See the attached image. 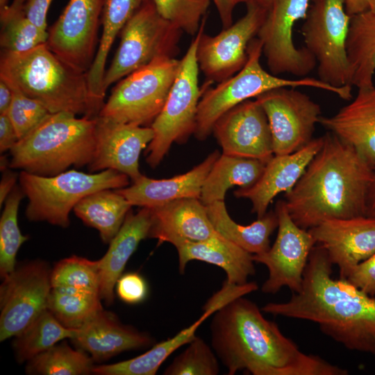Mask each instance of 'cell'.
I'll list each match as a JSON object with an SVG mask.
<instances>
[{
  "mask_svg": "<svg viewBox=\"0 0 375 375\" xmlns=\"http://www.w3.org/2000/svg\"><path fill=\"white\" fill-rule=\"evenodd\" d=\"M264 7L268 8L274 0H256Z\"/></svg>",
  "mask_w": 375,
  "mask_h": 375,
  "instance_id": "52",
  "label": "cell"
},
{
  "mask_svg": "<svg viewBox=\"0 0 375 375\" xmlns=\"http://www.w3.org/2000/svg\"><path fill=\"white\" fill-rule=\"evenodd\" d=\"M151 224L150 208H142L135 214L130 210L120 229L109 243L107 252L98 260L99 295L106 304L112 303L116 283L139 243L148 238Z\"/></svg>",
  "mask_w": 375,
  "mask_h": 375,
  "instance_id": "26",
  "label": "cell"
},
{
  "mask_svg": "<svg viewBox=\"0 0 375 375\" xmlns=\"http://www.w3.org/2000/svg\"><path fill=\"white\" fill-rule=\"evenodd\" d=\"M347 278L360 262L375 253V218L367 215L326 220L308 229Z\"/></svg>",
  "mask_w": 375,
  "mask_h": 375,
  "instance_id": "20",
  "label": "cell"
},
{
  "mask_svg": "<svg viewBox=\"0 0 375 375\" xmlns=\"http://www.w3.org/2000/svg\"><path fill=\"white\" fill-rule=\"evenodd\" d=\"M246 6L245 15L217 35L201 32L196 54L207 83L226 80L245 65L249 44L257 36L268 9L256 0H250Z\"/></svg>",
  "mask_w": 375,
  "mask_h": 375,
  "instance_id": "13",
  "label": "cell"
},
{
  "mask_svg": "<svg viewBox=\"0 0 375 375\" xmlns=\"http://www.w3.org/2000/svg\"><path fill=\"white\" fill-rule=\"evenodd\" d=\"M53 0H25L28 19L42 31H47V16Z\"/></svg>",
  "mask_w": 375,
  "mask_h": 375,
  "instance_id": "45",
  "label": "cell"
},
{
  "mask_svg": "<svg viewBox=\"0 0 375 375\" xmlns=\"http://www.w3.org/2000/svg\"><path fill=\"white\" fill-rule=\"evenodd\" d=\"M0 79L42 104L50 113L67 112L97 118L87 73L79 71L42 44L22 53L3 51Z\"/></svg>",
  "mask_w": 375,
  "mask_h": 375,
  "instance_id": "4",
  "label": "cell"
},
{
  "mask_svg": "<svg viewBox=\"0 0 375 375\" xmlns=\"http://www.w3.org/2000/svg\"><path fill=\"white\" fill-rule=\"evenodd\" d=\"M365 215L375 218V166L367 191Z\"/></svg>",
  "mask_w": 375,
  "mask_h": 375,
  "instance_id": "51",
  "label": "cell"
},
{
  "mask_svg": "<svg viewBox=\"0 0 375 375\" xmlns=\"http://www.w3.org/2000/svg\"><path fill=\"white\" fill-rule=\"evenodd\" d=\"M214 312L212 309H206L199 319L190 326L174 337L153 344L142 355L117 363L94 366L92 373L98 375H154L172 353L194 339L201 324Z\"/></svg>",
  "mask_w": 375,
  "mask_h": 375,
  "instance_id": "33",
  "label": "cell"
},
{
  "mask_svg": "<svg viewBox=\"0 0 375 375\" xmlns=\"http://www.w3.org/2000/svg\"><path fill=\"white\" fill-rule=\"evenodd\" d=\"M51 270L42 261L16 267L0 287V340L15 337L48 308Z\"/></svg>",
  "mask_w": 375,
  "mask_h": 375,
  "instance_id": "14",
  "label": "cell"
},
{
  "mask_svg": "<svg viewBox=\"0 0 375 375\" xmlns=\"http://www.w3.org/2000/svg\"><path fill=\"white\" fill-rule=\"evenodd\" d=\"M4 174L0 183V206L6 200L7 197L15 186L17 174L8 170L3 171Z\"/></svg>",
  "mask_w": 375,
  "mask_h": 375,
  "instance_id": "48",
  "label": "cell"
},
{
  "mask_svg": "<svg viewBox=\"0 0 375 375\" xmlns=\"http://www.w3.org/2000/svg\"><path fill=\"white\" fill-rule=\"evenodd\" d=\"M312 0H274L267 9L257 38L269 72L278 76L288 73L306 77L317 61L305 47L297 48L293 40L297 22L304 19Z\"/></svg>",
  "mask_w": 375,
  "mask_h": 375,
  "instance_id": "12",
  "label": "cell"
},
{
  "mask_svg": "<svg viewBox=\"0 0 375 375\" xmlns=\"http://www.w3.org/2000/svg\"><path fill=\"white\" fill-rule=\"evenodd\" d=\"M180 63L175 58H160L126 76L112 89L99 116L126 124H151L166 102Z\"/></svg>",
  "mask_w": 375,
  "mask_h": 375,
  "instance_id": "10",
  "label": "cell"
},
{
  "mask_svg": "<svg viewBox=\"0 0 375 375\" xmlns=\"http://www.w3.org/2000/svg\"><path fill=\"white\" fill-rule=\"evenodd\" d=\"M176 249L181 274L191 260L206 262L223 269L227 285L245 284L256 272L253 254L219 233L206 240L184 242Z\"/></svg>",
  "mask_w": 375,
  "mask_h": 375,
  "instance_id": "27",
  "label": "cell"
},
{
  "mask_svg": "<svg viewBox=\"0 0 375 375\" xmlns=\"http://www.w3.org/2000/svg\"><path fill=\"white\" fill-rule=\"evenodd\" d=\"M99 294L51 287L48 309L65 326L78 329L103 309Z\"/></svg>",
  "mask_w": 375,
  "mask_h": 375,
  "instance_id": "36",
  "label": "cell"
},
{
  "mask_svg": "<svg viewBox=\"0 0 375 375\" xmlns=\"http://www.w3.org/2000/svg\"><path fill=\"white\" fill-rule=\"evenodd\" d=\"M275 212L278 233L274 243L267 251L253 255L254 262L263 264L269 271L261 290L274 294L288 287L292 292H299L310 253L317 243L308 230L292 220L284 200L277 201Z\"/></svg>",
  "mask_w": 375,
  "mask_h": 375,
  "instance_id": "16",
  "label": "cell"
},
{
  "mask_svg": "<svg viewBox=\"0 0 375 375\" xmlns=\"http://www.w3.org/2000/svg\"><path fill=\"white\" fill-rule=\"evenodd\" d=\"M12 99L7 115L20 140L37 127L51 113L36 100L17 90L12 89Z\"/></svg>",
  "mask_w": 375,
  "mask_h": 375,
  "instance_id": "42",
  "label": "cell"
},
{
  "mask_svg": "<svg viewBox=\"0 0 375 375\" xmlns=\"http://www.w3.org/2000/svg\"><path fill=\"white\" fill-rule=\"evenodd\" d=\"M370 10H372V12H375V0H372L371 1V4H370Z\"/></svg>",
  "mask_w": 375,
  "mask_h": 375,
  "instance_id": "53",
  "label": "cell"
},
{
  "mask_svg": "<svg viewBox=\"0 0 375 375\" xmlns=\"http://www.w3.org/2000/svg\"><path fill=\"white\" fill-rule=\"evenodd\" d=\"M0 45L3 51L22 53L46 43L48 31L36 26L28 17L25 0H12L0 8Z\"/></svg>",
  "mask_w": 375,
  "mask_h": 375,
  "instance_id": "34",
  "label": "cell"
},
{
  "mask_svg": "<svg viewBox=\"0 0 375 375\" xmlns=\"http://www.w3.org/2000/svg\"><path fill=\"white\" fill-rule=\"evenodd\" d=\"M19 181L28 201L26 218L62 228L69 225L70 212L85 197L99 190L120 189L129 185L127 175L110 169L92 174L71 169L51 176L22 170Z\"/></svg>",
  "mask_w": 375,
  "mask_h": 375,
  "instance_id": "7",
  "label": "cell"
},
{
  "mask_svg": "<svg viewBox=\"0 0 375 375\" xmlns=\"http://www.w3.org/2000/svg\"><path fill=\"white\" fill-rule=\"evenodd\" d=\"M332 265L326 250L315 244L301 290L287 302L269 303L262 310L317 323L347 349L375 355V298L346 278H333Z\"/></svg>",
  "mask_w": 375,
  "mask_h": 375,
  "instance_id": "2",
  "label": "cell"
},
{
  "mask_svg": "<svg viewBox=\"0 0 375 375\" xmlns=\"http://www.w3.org/2000/svg\"><path fill=\"white\" fill-rule=\"evenodd\" d=\"M372 0H344L346 12L349 16L365 12L370 9Z\"/></svg>",
  "mask_w": 375,
  "mask_h": 375,
  "instance_id": "50",
  "label": "cell"
},
{
  "mask_svg": "<svg viewBox=\"0 0 375 375\" xmlns=\"http://www.w3.org/2000/svg\"><path fill=\"white\" fill-rule=\"evenodd\" d=\"M210 324L212 347L233 375H347L348 371L301 351L258 306L243 297L222 306Z\"/></svg>",
  "mask_w": 375,
  "mask_h": 375,
  "instance_id": "1",
  "label": "cell"
},
{
  "mask_svg": "<svg viewBox=\"0 0 375 375\" xmlns=\"http://www.w3.org/2000/svg\"><path fill=\"white\" fill-rule=\"evenodd\" d=\"M324 136L313 138L302 149L290 154L274 155L265 164L259 179L251 187L234 191L238 198L249 199L252 212L263 217L273 199L289 192L303 174L308 163L323 144Z\"/></svg>",
  "mask_w": 375,
  "mask_h": 375,
  "instance_id": "21",
  "label": "cell"
},
{
  "mask_svg": "<svg viewBox=\"0 0 375 375\" xmlns=\"http://www.w3.org/2000/svg\"><path fill=\"white\" fill-rule=\"evenodd\" d=\"M72 340L97 362L106 360L123 351L145 348L153 343L148 333L122 324L113 313L103 309L79 328Z\"/></svg>",
  "mask_w": 375,
  "mask_h": 375,
  "instance_id": "25",
  "label": "cell"
},
{
  "mask_svg": "<svg viewBox=\"0 0 375 375\" xmlns=\"http://www.w3.org/2000/svg\"><path fill=\"white\" fill-rule=\"evenodd\" d=\"M211 0H153L159 14L183 32L198 33Z\"/></svg>",
  "mask_w": 375,
  "mask_h": 375,
  "instance_id": "41",
  "label": "cell"
},
{
  "mask_svg": "<svg viewBox=\"0 0 375 375\" xmlns=\"http://www.w3.org/2000/svg\"><path fill=\"white\" fill-rule=\"evenodd\" d=\"M16 131L7 113L0 114V151L10 150L18 142Z\"/></svg>",
  "mask_w": 375,
  "mask_h": 375,
  "instance_id": "46",
  "label": "cell"
},
{
  "mask_svg": "<svg viewBox=\"0 0 375 375\" xmlns=\"http://www.w3.org/2000/svg\"><path fill=\"white\" fill-rule=\"evenodd\" d=\"M153 138L151 126L122 124L98 116L95 151L88 170L94 173L114 169L133 181L137 180L142 175L139 170L140 155Z\"/></svg>",
  "mask_w": 375,
  "mask_h": 375,
  "instance_id": "19",
  "label": "cell"
},
{
  "mask_svg": "<svg viewBox=\"0 0 375 375\" xmlns=\"http://www.w3.org/2000/svg\"><path fill=\"white\" fill-rule=\"evenodd\" d=\"M8 5V0H0V8Z\"/></svg>",
  "mask_w": 375,
  "mask_h": 375,
  "instance_id": "54",
  "label": "cell"
},
{
  "mask_svg": "<svg viewBox=\"0 0 375 375\" xmlns=\"http://www.w3.org/2000/svg\"><path fill=\"white\" fill-rule=\"evenodd\" d=\"M93 359L66 342L55 344L28 360L26 372L44 375H85L92 373Z\"/></svg>",
  "mask_w": 375,
  "mask_h": 375,
  "instance_id": "37",
  "label": "cell"
},
{
  "mask_svg": "<svg viewBox=\"0 0 375 375\" xmlns=\"http://www.w3.org/2000/svg\"><path fill=\"white\" fill-rule=\"evenodd\" d=\"M12 99V89L5 81L0 79V114L8 112Z\"/></svg>",
  "mask_w": 375,
  "mask_h": 375,
  "instance_id": "49",
  "label": "cell"
},
{
  "mask_svg": "<svg viewBox=\"0 0 375 375\" xmlns=\"http://www.w3.org/2000/svg\"><path fill=\"white\" fill-rule=\"evenodd\" d=\"M96 127L97 118L51 113L10 150L9 167L51 176L71 166H88L95 151Z\"/></svg>",
  "mask_w": 375,
  "mask_h": 375,
  "instance_id": "5",
  "label": "cell"
},
{
  "mask_svg": "<svg viewBox=\"0 0 375 375\" xmlns=\"http://www.w3.org/2000/svg\"><path fill=\"white\" fill-rule=\"evenodd\" d=\"M215 3L222 25V28L231 26L233 18V10L235 6L240 3L245 4L250 0H211Z\"/></svg>",
  "mask_w": 375,
  "mask_h": 375,
  "instance_id": "47",
  "label": "cell"
},
{
  "mask_svg": "<svg viewBox=\"0 0 375 375\" xmlns=\"http://www.w3.org/2000/svg\"><path fill=\"white\" fill-rule=\"evenodd\" d=\"M132 206L116 190L106 189L85 197L73 211L85 224L98 230L102 241L107 244L117 233Z\"/></svg>",
  "mask_w": 375,
  "mask_h": 375,
  "instance_id": "32",
  "label": "cell"
},
{
  "mask_svg": "<svg viewBox=\"0 0 375 375\" xmlns=\"http://www.w3.org/2000/svg\"><path fill=\"white\" fill-rule=\"evenodd\" d=\"M217 356L208 344L197 335L164 371L165 375H217Z\"/></svg>",
  "mask_w": 375,
  "mask_h": 375,
  "instance_id": "40",
  "label": "cell"
},
{
  "mask_svg": "<svg viewBox=\"0 0 375 375\" xmlns=\"http://www.w3.org/2000/svg\"><path fill=\"white\" fill-rule=\"evenodd\" d=\"M319 124L375 166V81L358 89L354 99L333 115L321 116Z\"/></svg>",
  "mask_w": 375,
  "mask_h": 375,
  "instance_id": "23",
  "label": "cell"
},
{
  "mask_svg": "<svg viewBox=\"0 0 375 375\" xmlns=\"http://www.w3.org/2000/svg\"><path fill=\"white\" fill-rule=\"evenodd\" d=\"M350 85L358 89L374 85L375 72V12L351 16L347 39Z\"/></svg>",
  "mask_w": 375,
  "mask_h": 375,
  "instance_id": "30",
  "label": "cell"
},
{
  "mask_svg": "<svg viewBox=\"0 0 375 375\" xmlns=\"http://www.w3.org/2000/svg\"><path fill=\"white\" fill-rule=\"evenodd\" d=\"M248 59L244 67L234 76L219 83L215 88L206 85L199 102L194 135L206 140L212 131L216 121L239 103L272 89L290 87H310L335 94L342 99H352V87L335 88L319 78L303 77L288 79L266 71L260 64L262 43L256 37L247 48Z\"/></svg>",
  "mask_w": 375,
  "mask_h": 375,
  "instance_id": "6",
  "label": "cell"
},
{
  "mask_svg": "<svg viewBox=\"0 0 375 375\" xmlns=\"http://www.w3.org/2000/svg\"><path fill=\"white\" fill-rule=\"evenodd\" d=\"M221 154L210 153L200 164L188 172L170 178L154 179L142 175L131 186L115 190L132 206L154 208L183 198L200 199L206 176Z\"/></svg>",
  "mask_w": 375,
  "mask_h": 375,
  "instance_id": "24",
  "label": "cell"
},
{
  "mask_svg": "<svg viewBox=\"0 0 375 375\" xmlns=\"http://www.w3.org/2000/svg\"><path fill=\"white\" fill-rule=\"evenodd\" d=\"M147 291L145 280L137 272H129L121 276L116 283L117 296L128 304H136L144 301Z\"/></svg>",
  "mask_w": 375,
  "mask_h": 375,
  "instance_id": "43",
  "label": "cell"
},
{
  "mask_svg": "<svg viewBox=\"0 0 375 375\" xmlns=\"http://www.w3.org/2000/svg\"><path fill=\"white\" fill-rule=\"evenodd\" d=\"M103 0H69L50 27L48 47L74 68L88 73L97 53Z\"/></svg>",
  "mask_w": 375,
  "mask_h": 375,
  "instance_id": "17",
  "label": "cell"
},
{
  "mask_svg": "<svg viewBox=\"0 0 375 375\" xmlns=\"http://www.w3.org/2000/svg\"><path fill=\"white\" fill-rule=\"evenodd\" d=\"M206 16L181 59L176 77L166 102L151 124L153 138L145 149L146 161L156 167L174 142L185 143L196 128L197 114L202 90L199 86V65L197 47L205 28Z\"/></svg>",
  "mask_w": 375,
  "mask_h": 375,
  "instance_id": "8",
  "label": "cell"
},
{
  "mask_svg": "<svg viewBox=\"0 0 375 375\" xmlns=\"http://www.w3.org/2000/svg\"><path fill=\"white\" fill-rule=\"evenodd\" d=\"M78 329L62 324L47 308L27 328L15 336L14 349L19 362L29 360L60 340L75 338Z\"/></svg>",
  "mask_w": 375,
  "mask_h": 375,
  "instance_id": "35",
  "label": "cell"
},
{
  "mask_svg": "<svg viewBox=\"0 0 375 375\" xmlns=\"http://www.w3.org/2000/svg\"><path fill=\"white\" fill-rule=\"evenodd\" d=\"M255 99L267 117L274 155L292 153L313 138L322 115L320 106L295 88L269 90Z\"/></svg>",
  "mask_w": 375,
  "mask_h": 375,
  "instance_id": "15",
  "label": "cell"
},
{
  "mask_svg": "<svg viewBox=\"0 0 375 375\" xmlns=\"http://www.w3.org/2000/svg\"><path fill=\"white\" fill-rule=\"evenodd\" d=\"M24 194L15 185L6 200L0 219V274L4 278L15 267V259L21 245L27 240L22 234L17 222V213Z\"/></svg>",
  "mask_w": 375,
  "mask_h": 375,
  "instance_id": "38",
  "label": "cell"
},
{
  "mask_svg": "<svg viewBox=\"0 0 375 375\" xmlns=\"http://www.w3.org/2000/svg\"><path fill=\"white\" fill-rule=\"evenodd\" d=\"M294 185L285 193L292 220L308 230L331 219L365 215L374 167L331 132Z\"/></svg>",
  "mask_w": 375,
  "mask_h": 375,
  "instance_id": "3",
  "label": "cell"
},
{
  "mask_svg": "<svg viewBox=\"0 0 375 375\" xmlns=\"http://www.w3.org/2000/svg\"><path fill=\"white\" fill-rule=\"evenodd\" d=\"M346 279L363 292L374 297L375 295V253L358 264Z\"/></svg>",
  "mask_w": 375,
  "mask_h": 375,
  "instance_id": "44",
  "label": "cell"
},
{
  "mask_svg": "<svg viewBox=\"0 0 375 375\" xmlns=\"http://www.w3.org/2000/svg\"><path fill=\"white\" fill-rule=\"evenodd\" d=\"M212 133L224 154L265 163L274 155L267 117L256 99L246 100L222 115Z\"/></svg>",
  "mask_w": 375,
  "mask_h": 375,
  "instance_id": "18",
  "label": "cell"
},
{
  "mask_svg": "<svg viewBox=\"0 0 375 375\" xmlns=\"http://www.w3.org/2000/svg\"><path fill=\"white\" fill-rule=\"evenodd\" d=\"M183 31L163 18L153 0H145L120 32V42L105 72L103 90L153 60L175 58Z\"/></svg>",
  "mask_w": 375,
  "mask_h": 375,
  "instance_id": "9",
  "label": "cell"
},
{
  "mask_svg": "<svg viewBox=\"0 0 375 375\" xmlns=\"http://www.w3.org/2000/svg\"><path fill=\"white\" fill-rule=\"evenodd\" d=\"M145 0H103L101 22L103 26L94 61L87 73L90 95L93 106L101 108L106 93L103 80L112 45L122 29Z\"/></svg>",
  "mask_w": 375,
  "mask_h": 375,
  "instance_id": "28",
  "label": "cell"
},
{
  "mask_svg": "<svg viewBox=\"0 0 375 375\" xmlns=\"http://www.w3.org/2000/svg\"><path fill=\"white\" fill-rule=\"evenodd\" d=\"M265 164L257 159L221 154L205 179L201 201L207 206L224 201L227 190L234 185L251 187L260 177Z\"/></svg>",
  "mask_w": 375,
  "mask_h": 375,
  "instance_id": "31",
  "label": "cell"
},
{
  "mask_svg": "<svg viewBox=\"0 0 375 375\" xmlns=\"http://www.w3.org/2000/svg\"><path fill=\"white\" fill-rule=\"evenodd\" d=\"M208 217L215 230L222 236L251 254H259L269 248V237L278 227L275 210L267 212L249 225L235 222L228 215L224 201L206 206Z\"/></svg>",
  "mask_w": 375,
  "mask_h": 375,
  "instance_id": "29",
  "label": "cell"
},
{
  "mask_svg": "<svg viewBox=\"0 0 375 375\" xmlns=\"http://www.w3.org/2000/svg\"><path fill=\"white\" fill-rule=\"evenodd\" d=\"M350 19L344 0H312L301 28L305 47L317 61L319 79L335 88L351 85L347 53Z\"/></svg>",
  "mask_w": 375,
  "mask_h": 375,
  "instance_id": "11",
  "label": "cell"
},
{
  "mask_svg": "<svg viewBox=\"0 0 375 375\" xmlns=\"http://www.w3.org/2000/svg\"><path fill=\"white\" fill-rule=\"evenodd\" d=\"M51 287H63L99 295V262L76 256L62 259L51 270Z\"/></svg>",
  "mask_w": 375,
  "mask_h": 375,
  "instance_id": "39",
  "label": "cell"
},
{
  "mask_svg": "<svg viewBox=\"0 0 375 375\" xmlns=\"http://www.w3.org/2000/svg\"><path fill=\"white\" fill-rule=\"evenodd\" d=\"M151 224L148 238L175 247L186 242L206 240L218 233L199 198H183L150 208Z\"/></svg>",
  "mask_w": 375,
  "mask_h": 375,
  "instance_id": "22",
  "label": "cell"
}]
</instances>
